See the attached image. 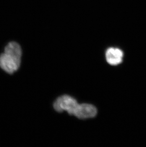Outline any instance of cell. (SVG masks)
Segmentation results:
<instances>
[{"label": "cell", "mask_w": 146, "mask_h": 147, "mask_svg": "<svg viewBox=\"0 0 146 147\" xmlns=\"http://www.w3.org/2000/svg\"><path fill=\"white\" fill-rule=\"evenodd\" d=\"M77 100L69 95L59 97L54 102V108L58 113L66 111L70 115H73L74 111L78 105Z\"/></svg>", "instance_id": "1"}, {"label": "cell", "mask_w": 146, "mask_h": 147, "mask_svg": "<svg viewBox=\"0 0 146 147\" xmlns=\"http://www.w3.org/2000/svg\"><path fill=\"white\" fill-rule=\"evenodd\" d=\"M21 61V58L4 52L0 55V67L8 74H13L19 68Z\"/></svg>", "instance_id": "2"}, {"label": "cell", "mask_w": 146, "mask_h": 147, "mask_svg": "<svg viewBox=\"0 0 146 147\" xmlns=\"http://www.w3.org/2000/svg\"><path fill=\"white\" fill-rule=\"evenodd\" d=\"M97 113L96 108L92 104L83 103L78 104L74 111L73 115L80 119L93 118Z\"/></svg>", "instance_id": "3"}, {"label": "cell", "mask_w": 146, "mask_h": 147, "mask_svg": "<svg viewBox=\"0 0 146 147\" xmlns=\"http://www.w3.org/2000/svg\"><path fill=\"white\" fill-rule=\"evenodd\" d=\"M123 57V51L117 48H109L105 53L106 61L111 65H117L122 63Z\"/></svg>", "instance_id": "4"}, {"label": "cell", "mask_w": 146, "mask_h": 147, "mask_svg": "<svg viewBox=\"0 0 146 147\" xmlns=\"http://www.w3.org/2000/svg\"><path fill=\"white\" fill-rule=\"evenodd\" d=\"M4 53L21 58L22 56V50L21 46L16 42H10L6 46Z\"/></svg>", "instance_id": "5"}]
</instances>
